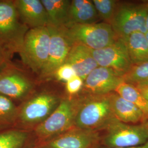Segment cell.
Wrapping results in <instances>:
<instances>
[{
	"instance_id": "cell-1",
	"label": "cell",
	"mask_w": 148,
	"mask_h": 148,
	"mask_svg": "<svg viewBox=\"0 0 148 148\" xmlns=\"http://www.w3.org/2000/svg\"><path fill=\"white\" fill-rule=\"evenodd\" d=\"M111 94L78 95L75 127L98 132L104 129L115 119L111 108Z\"/></svg>"
},
{
	"instance_id": "cell-2",
	"label": "cell",
	"mask_w": 148,
	"mask_h": 148,
	"mask_svg": "<svg viewBox=\"0 0 148 148\" xmlns=\"http://www.w3.org/2000/svg\"><path fill=\"white\" fill-rule=\"evenodd\" d=\"M63 97L50 90L35 92L18 107L15 127H36L55 110Z\"/></svg>"
},
{
	"instance_id": "cell-3",
	"label": "cell",
	"mask_w": 148,
	"mask_h": 148,
	"mask_svg": "<svg viewBox=\"0 0 148 148\" xmlns=\"http://www.w3.org/2000/svg\"><path fill=\"white\" fill-rule=\"evenodd\" d=\"M29 30L21 20L13 1L0 0V48L11 57L19 53Z\"/></svg>"
},
{
	"instance_id": "cell-4",
	"label": "cell",
	"mask_w": 148,
	"mask_h": 148,
	"mask_svg": "<svg viewBox=\"0 0 148 148\" xmlns=\"http://www.w3.org/2000/svg\"><path fill=\"white\" fill-rule=\"evenodd\" d=\"M79 100L78 95L63 97L55 110L45 121L34 128V132L40 144L75 127Z\"/></svg>"
},
{
	"instance_id": "cell-5",
	"label": "cell",
	"mask_w": 148,
	"mask_h": 148,
	"mask_svg": "<svg viewBox=\"0 0 148 148\" xmlns=\"http://www.w3.org/2000/svg\"><path fill=\"white\" fill-rule=\"evenodd\" d=\"M99 133V144L109 148L137 147L148 142V127L144 123L128 124L115 119Z\"/></svg>"
},
{
	"instance_id": "cell-6",
	"label": "cell",
	"mask_w": 148,
	"mask_h": 148,
	"mask_svg": "<svg viewBox=\"0 0 148 148\" xmlns=\"http://www.w3.org/2000/svg\"><path fill=\"white\" fill-rule=\"evenodd\" d=\"M62 27L72 45L80 43L92 50L106 47L117 38L111 25L104 22L70 25Z\"/></svg>"
},
{
	"instance_id": "cell-7",
	"label": "cell",
	"mask_w": 148,
	"mask_h": 148,
	"mask_svg": "<svg viewBox=\"0 0 148 148\" xmlns=\"http://www.w3.org/2000/svg\"><path fill=\"white\" fill-rule=\"evenodd\" d=\"M50 40L47 26L30 29L19 53L23 63L38 75L47 60Z\"/></svg>"
},
{
	"instance_id": "cell-8",
	"label": "cell",
	"mask_w": 148,
	"mask_h": 148,
	"mask_svg": "<svg viewBox=\"0 0 148 148\" xmlns=\"http://www.w3.org/2000/svg\"><path fill=\"white\" fill-rule=\"evenodd\" d=\"M147 2L131 3L120 2L110 25L117 38L125 39L135 32L145 34Z\"/></svg>"
},
{
	"instance_id": "cell-9",
	"label": "cell",
	"mask_w": 148,
	"mask_h": 148,
	"mask_svg": "<svg viewBox=\"0 0 148 148\" xmlns=\"http://www.w3.org/2000/svg\"><path fill=\"white\" fill-rule=\"evenodd\" d=\"M36 83L10 62L0 70V95L13 100L25 101L36 92Z\"/></svg>"
},
{
	"instance_id": "cell-10",
	"label": "cell",
	"mask_w": 148,
	"mask_h": 148,
	"mask_svg": "<svg viewBox=\"0 0 148 148\" xmlns=\"http://www.w3.org/2000/svg\"><path fill=\"white\" fill-rule=\"evenodd\" d=\"M51 40L47 60L38 74L39 82L53 77V75L60 66L65 63L72 43L64 33L62 27L47 25Z\"/></svg>"
},
{
	"instance_id": "cell-11",
	"label": "cell",
	"mask_w": 148,
	"mask_h": 148,
	"mask_svg": "<svg viewBox=\"0 0 148 148\" xmlns=\"http://www.w3.org/2000/svg\"><path fill=\"white\" fill-rule=\"evenodd\" d=\"M92 53L99 66L111 69L122 77L133 66L125 41L122 38H117L114 42L106 47L92 49Z\"/></svg>"
},
{
	"instance_id": "cell-12",
	"label": "cell",
	"mask_w": 148,
	"mask_h": 148,
	"mask_svg": "<svg viewBox=\"0 0 148 148\" xmlns=\"http://www.w3.org/2000/svg\"><path fill=\"white\" fill-rule=\"evenodd\" d=\"M98 131L74 127L47 141L39 148H96L99 145Z\"/></svg>"
},
{
	"instance_id": "cell-13",
	"label": "cell",
	"mask_w": 148,
	"mask_h": 148,
	"mask_svg": "<svg viewBox=\"0 0 148 148\" xmlns=\"http://www.w3.org/2000/svg\"><path fill=\"white\" fill-rule=\"evenodd\" d=\"M123 81V77L114 70L98 66L84 79L83 88L79 94L103 95L115 92L117 87Z\"/></svg>"
},
{
	"instance_id": "cell-14",
	"label": "cell",
	"mask_w": 148,
	"mask_h": 148,
	"mask_svg": "<svg viewBox=\"0 0 148 148\" xmlns=\"http://www.w3.org/2000/svg\"><path fill=\"white\" fill-rule=\"evenodd\" d=\"M21 21L30 29L47 27L48 19L41 0L13 1Z\"/></svg>"
},
{
	"instance_id": "cell-15",
	"label": "cell",
	"mask_w": 148,
	"mask_h": 148,
	"mask_svg": "<svg viewBox=\"0 0 148 148\" xmlns=\"http://www.w3.org/2000/svg\"><path fill=\"white\" fill-rule=\"evenodd\" d=\"M65 63L71 65L76 75L84 80L99 66L92 55V49L80 43L73 44Z\"/></svg>"
},
{
	"instance_id": "cell-16",
	"label": "cell",
	"mask_w": 148,
	"mask_h": 148,
	"mask_svg": "<svg viewBox=\"0 0 148 148\" xmlns=\"http://www.w3.org/2000/svg\"><path fill=\"white\" fill-rule=\"evenodd\" d=\"M111 104L114 115L119 121L128 124L144 123L145 118L142 110L115 92L111 93Z\"/></svg>"
},
{
	"instance_id": "cell-17",
	"label": "cell",
	"mask_w": 148,
	"mask_h": 148,
	"mask_svg": "<svg viewBox=\"0 0 148 148\" xmlns=\"http://www.w3.org/2000/svg\"><path fill=\"white\" fill-rule=\"evenodd\" d=\"M99 19V16L92 1L71 0L68 21L65 26L96 23Z\"/></svg>"
},
{
	"instance_id": "cell-18",
	"label": "cell",
	"mask_w": 148,
	"mask_h": 148,
	"mask_svg": "<svg viewBox=\"0 0 148 148\" xmlns=\"http://www.w3.org/2000/svg\"><path fill=\"white\" fill-rule=\"evenodd\" d=\"M132 65L148 62V42L145 34L135 32L123 39Z\"/></svg>"
},
{
	"instance_id": "cell-19",
	"label": "cell",
	"mask_w": 148,
	"mask_h": 148,
	"mask_svg": "<svg viewBox=\"0 0 148 148\" xmlns=\"http://www.w3.org/2000/svg\"><path fill=\"white\" fill-rule=\"evenodd\" d=\"M48 19V25L64 27L68 21L70 0H41Z\"/></svg>"
},
{
	"instance_id": "cell-20",
	"label": "cell",
	"mask_w": 148,
	"mask_h": 148,
	"mask_svg": "<svg viewBox=\"0 0 148 148\" xmlns=\"http://www.w3.org/2000/svg\"><path fill=\"white\" fill-rule=\"evenodd\" d=\"M115 92L139 108L144 114L145 122L147 121L148 119V101L134 85L123 81L118 85Z\"/></svg>"
},
{
	"instance_id": "cell-21",
	"label": "cell",
	"mask_w": 148,
	"mask_h": 148,
	"mask_svg": "<svg viewBox=\"0 0 148 148\" xmlns=\"http://www.w3.org/2000/svg\"><path fill=\"white\" fill-rule=\"evenodd\" d=\"M29 133L24 129L12 128L0 131V148H23Z\"/></svg>"
},
{
	"instance_id": "cell-22",
	"label": "cell",
	"mask_w": 148,
	"mask_h": 148,
	"mask_svg": "<svg viewBox=\"0 0 148 148\" xmlns=\"http://www.w3.org/2000/svg\"><path fill=\"white\" fill-rule=\"evenodd\" d=\"M18 111L13 101L0 95V131L15 127Z\"/></svg>"
},
{
	"instance_id": "cell-23",
	"label": "cell",
	"mask_w": 148,
	"mask_h": 148,
	"mask_svg": "<svg viewBox=\"0 0 148 148\" xmlns=\"http://www.w3.org/2000/svg\"><path fill=\"white\" fill-rule=\"evenodd\" d=\"M99 19L110 25L119 2L115 0H92Z\"/></svg>"
},
{
	"instance_id": "cell-24",
	"label": "cell",
	"mask_w": 148,
	"mask_h": 148,
	"mask_svg": "<svg viewBox=\"0 0 148 148\" xmlns=\"http://www.w3.org/2000/svg\"><path fill=\"white\" fill-rule=\"evenodd\" d=\"M123 81L133 85L148 81V62L133 65L130 71L123 76Z\"/></svg>"
},
{
	"instance_id": "cell-25",
	"label": "cell",
	"mask_w": 148,
	"mask_h": 148,
	"mask_svg": "<svg viewBox=\"0 0 148 148\" xmlns=\"http://www.w3.org/2000/svg\"><path fill=\"white\" fill-rule=\"evenodd\" d=\"M75 76V72L71 66L68 64L64 63L56 70L53 78L56 79L58 81L66 83Z\"/></svg>"
},
{
	"instance_id": "cell-26",
	"label": "cell",
	"mask_w": 148,
	"mask_h": 148,
	"mask_svg": "<svg viewBox=\"0 0 148 148\" xmlns=\"http://www.w3.org/2000/svg\"><path fill=\"white\" fill-rule=\"evenodd\" d=\"M84 80L77 76H74L65 83V91L69 97H74L79 95L83 88Z\"/></svg>"
},
{
	"instance_id": "cell-27",
	"label": "cell",
	"mask_w": 148,
	"mask_h": 148,
	"mask_svg": "<svg viewBox=\"0 0 148 148\" xmlns=\"http://www.w3.org/2000/svg\"><path fill=\"white\" fill-rule=\"evenodd\" d=\"M11 58V56L0 48V70L10 62Z\"/></svg>"
},
{
	"instance_id": "cell-28",
	"label": "cell",
	"mask_w": 148,
	"mask_h": 148,
	"mask_svg": "<svg viewBox=\"0 0 148 148\" xmlns=\"http://www.w3.org/2000/svg\"><path fill=\"white\" fill-rule=\"evenodd\" d=\"M148 101V81L134 85Z\"/></svg>"
},
{
	"instance_id": "cell-29",
	"label": "cell",
	"mask_w": 148,
	"mask_h": 148,
	"mask_svg": "<svg viewBox=\"0 0 148 148\" xmlns=\"http://www.w3.org/2000/svg\"><path fill=\"white\" fill-rule=\"evenodd\" d=\"M96 148H148V142L147 143H145V144L142 145H140V146H137V147H128V148H109V147H104L101 145H99Z\"/></svg>"
},
{
	"instance_id": "cell-30",
	"label": "cell",
	"mask_w": 148,
	"mask_h": 148,
	"mask_svg": "<svg viewBox=\"0 0 148 148\" xmlns=\"http://www.w3.org/2000/svg\"><path fill=\"white\" fill-rule=\"evenodd\" d=\"M145 26L147 32H148V2H147V11L146 14V19H145Z\"/></svg>"
},
{
	"instance_id": "cell-31",
	"label": "cell",
	"mask_w": 148,
	"mask_h": 148,
	"mask_svg": "<svg viewBox=\"0 0 148 148\" xmlns=\"http://www.w3.org/2000/svg\"><path fill=\"white\" fill-rule=\"evenodd\" d=\"M144 123V124H145V125L148 127V119L147 120V121L145 122Z\"/></svg>"
},
{
	"instance_id": "cell-32",
	"label": "cell",
	"mask_w": 148,
	"mask_h": 148,
	"mask_svg": "<svg viewBox=\"0 0 148 148\" xmlns=\"http://www.w3.org/2000/svg\"><path fill=\"white\" fill-rule=\"evenodd\" d=\"M145 36H146V37H147V39L148 42V32H147L145 33Z\"/></svg>"
}]
</instances>
